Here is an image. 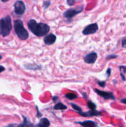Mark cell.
Returning <instances> with one entry per match:
<instances>
[{
    "label": "cell",
    "mask_w": 126,
    "mask_h": 127,
    "mask_svg": "<svg viewBox=\"0 0 126 127\" xmlns=\"http://www.w3.org/2000/svg\"><path fill=\"white\" fill-rule=\"evenodd\" d=\"M30 31L38 37H43L50 31V27L45 23H37L34 19L30 20L27 24Z\"/></svg>",
    "instance_id": "1"
},
{
    "label": "cell",
    "mask_w": 126,
    "mask_h": 127,
    "mask_svg": "<svg viewBox=\"0 0 126 127\" xmlns=\"http://www.w3.org/2000/svg\"><path fill=\"white\" fill-rule=\"evenodd\" d=\"M12 28L11 18L9 16L0 19V35L2 37L9 35Z\"/></svg>",
    "instance_id": "2"
},
{
    "label": "cell",
    "mask_w": 126,
    "mask_h": 127,
    "mask_svg": "<svg viewBox=\"0 0 126 127\" xmlns=\"http://www.w3.org/2000/svg\"><path fill=\"white\" fill-rule=\"evenodd\" d=\"M14 30L16 32V34H17V37L20 38V39L22 40H25L28 38V32L27 30L25 29L24 26H23V22L21 20H16L14 21Z\"/></svg>",
    "instance_id": "3"
},
{
    "label": "cell",
    "mask_w": 126,
    "mask_h": 127,
    "mask_svg": "<svg viewBox=\"0 0 126 127\" xmlns=\"http://www.w3.org/2000/svg\"><path fill=\"white\" fill-rule=\"evenodd\" d=\"M98 30V26L97 24H91L87 26L84 29V31H82V33L85 35L93 34V33H96Z\"/></svg>",
    "instance_id": "4"
},
{
    "label": "cell",
    "mask_w": 126,
    "mask_h": 127,
    "mask_svg": "<svg viewBox=\"0 0 126 127\" xmlns=\"http://www.w3.org/2000/svg\"><path fill=\"white\" fill-rule=\"evenodd\" d=\"M25 11V6L22 1H17L14 4V12L18 15L23 14Z\"/></svg>",
    "instance_id": "5"
},
{
    "label": "cell",
    "mask_w": 126,
    "mask_h": 127,
    "mask_svg": "<svg viewBox=\"0 0 126 127\" xmlns=\"http://www.w3.org/2000/svg\"><path fill=\"white\" fill-rule=\"evenodd\" d=\"M95 93L97 94H98L100 96L102 97L104 99L107 100V99H112V100H114L115 97L113 93H111V92H106L103 91L99 90L98 89H95Z\"/></svg>",
    "instance_id": "6"
},
{
    "label": "cell",
    "mask_w": 126,
    "mask_h": 127,
    "mask_svg": "<svg viewBox=\"0 0 126 127\" xmlns=\"http://www.w3.org/2000/svg\"><path fill=\"white\" fill-rule=\"evenodd\" d=\"M83 11V8L79 10L78 9H68L65 11L64 13V16L67 19H71L81 12Z\"/></svg>",
    "instance_id": "7"
},
{
    "label": "cell",
    "mask_w": 126,
    "mask_h": 127,
    "mask_svg": "<svg viewBox=\"0 0 126 127\" xmlns=\"http://www.w3.org/2000/svg\"><path fill=\"white\" fill-rule=\"evenodd\" d=\"M98 55L95 52H91L84 57V61L88 64H93L97 59Z\"/></svg>",
    "instance_id": "8"
},
{
    "label": "cell",
    "mask_w": 126,
    "mask_h": 127,
    "mask_svg": "<svg viewBox=\"0 0 126 127\" xmlns=\"http://www.w3.org/2000/svg\"><path fill=\"white\" fill-rule=\"evenodd\" d=\"M56 37L55 35L53 34V33L49 34L44 38V43L48 45H51L53 44L56 42Z\"/></svg>",
    "instance_id": "9"
},
{
    "label": "cell",
    "mask_w": 126,
    "mask_h": 127,
    "mask_svg": "<svg viewBox=\"0 0 126 127\" xmlns=\"http://www.w3.org/2000/svg\"><path fill=\"white\" fill-rule=\"evenodd\" d=\"M80 115L84 117H93V116H98V115H101V112H100L97 111L96 110H90V111L86 112H80Z\"/></svg>",
    "instance_id": "10"
},
{
    "label": "cell",
    "mask_w": 126,
    "mask_h": 127,
    "mask_svg": "<svg viewBox=\"0 0 126 127\" xmlns=\"http://www.w3.org/2000/svg\"><path fill=\"white\" fill-rule=\"evenodd\" d=\"M77 124H79L81 126L85 127H95L97 126V124L94 122L91 121V120H88V121H84V122H76Z\"/></svg>",
    "instance_id": "11"
},
{
    "label": "cell",
    "mask_w": 126,
    "mask_h": 127,
    "mask_svg": "<svg viewBox=\"0 0 126 127\" xmlns=\"http://www.w3.org/2000/svg\"><path fill=\"white\" fill-rule=\"evenodd\" d=\"M49 125H50V122H49V120L46 118H43V119H41L37 126L41 127H48Z\"/></svg>",
    "instance_id": "12"
},
{
    "label": "cell",
    "mask_w": 126,
    "mask_h": 127,
    "mask_svg": "<svg viewBox=\"0 0 126 127\" xmlns=\"http://www.w3.org/2000/svg\"><path fill=\"white\" fill-rule=\"evenodd\" d=\"M67 109V107L61 102L57 103L54 106V109L55 110H65Z\"/></svg>",
    "instance_id": "13"
},
{
    "label": "cell",
    "mask_w": 126,
    "mask_h": 127,
    "mask_svg": "<svg viewBox=\"0 0 126 127\" xmlns=\"http://www.w3.org/2000/svg\"><path fill=\"white\" fill-rule=\"evenodd\" d=\"M65 97L69 99V100H73V99L77 98V95L74 93H67L65 95Z\"/></svg>",
    "instance_id": "14"
},
{
    "label": "cell",
    "mask_w": 126,
    "mask_h": 127,
    "mask_svg": "<svg viewBox=\"0 0 126 127\" xmlns=\"http://www.w3.org/2000/svg\"><path fill=\"white\" fill-rule=\"evenodd\" d=\"M120 71H121V76L122 77V79H123V81L126 80L125 79L124 76L123 75V73H126V66H121L119 67Z\"/></svg>",
    "instance_id": "15"
},
{
    "label": "cell",
    "mask_w": 126,
    "mask_h": 127,
    "mask_svg": "<svg viewBox=\"0 0 126 127\" xmlns=\"http://www.w3.org/2000/svg\"><path fill=\"white\" fill-rule=\"evenodd\" d=\"M70 105H71V106L72 107L73 109H74V110L77 112L79 113V114H80V112H82V110L81 108H80L79 106H78L77 105H76V104H70Z\"/></svg>",
    "instance_id": "16"
},
{
    "label": "cell",
    "mask_w": 126,
    "mask_h": 127,
    "mask_svg": "<svg viewBox=\"0 0 126 127\" xmlns=\"http://www.w3.org/2000/svg\"><path fill=\"white\" fill-rule=\"evenodd\" d=\"M87 105L89 108L90 109V110H95L96 108V105L95 103H93L91 101H88L87 102Z\"/></svg>",
    "instance_id": "17"
},
{
    "label": "cell",
    "mask_w": 126,
    "mask_h": 127,
    "mask_svg": "<svg viewBox=\"0 0 126 127\" xmlns=\"http://www.w3.org/2000/svg\"><path fill=\"white\" fill-rule=\"evenodd\" d=\"M97 83L100 87H101V88H105V86H106V82L105 81H98L97 82Z\"/></svg>",
    "instance_id": "18"
},
{
    "label": "cell",
    "mask_w": 126,
    "mask_h": 127,
    "mask_svg": "<svg viewBox=\"0 0 126 127\" xmlns=\"http://www.w3.org/2000/svg\"><path fill=\"white\" fill-rule=\"evenodd\" d=\"M75 1L76 0H67V2L69 6H73L75 3Z\"/></svg>",
    "instance_id": "19"
},
{
    "label": "cell",
    "mask_w": 126,
    "mask_h": 127,
    "mask_svg": "<svg viewBox=\"0 0 126 127\" xmlns=\"http://www.w3.org/2000/svg\"><path fill=\"white\" fill-rule=\"evenodd\" d=\"M122 46L124 48H126V37L124 38L122 40Z\"/></svg>",
    "instance_id": "20"
},
{
    "label": "cell",
    "mask_w": 126,
    "mask_h": 127,
    "mask_svg": "<svg viewBox=\"0 0 126 127\" xmlns=\"http://www.w3.org/2000/svg\"><path fill=\"white\" fill-rule=\"evenodd\" d=\"M49 5H50V2L49 1H44V3H43V6H44V8H47Z\"/></svg>",
    "instance_id": "21"
},
{
    "label": "cell",
    "mask_w": 126,
    "mask_h": 127,
    "mask_svg": "<svg viewBox=\"0 0 126 127\" xmlns=\"http://www.w3.org/2000/svg\"><path fill=\"white\" fill-rule=\"evenodd\" d=\"M111 68H108V69H107V71H106V74H107V77H109L110 76V74H111Z\"/></svg>",
    "instance_id": "22"
},
{
    "label": "cell",
    "mask_w": 126,
    "mask_h": 127,
    "mask_svg": "<svg viewBox=\"0 0 126 127\" xmlns=\"http://www.w3.org/2000/svg\"><path fill=\"white\" fill-rule=\"evenodd\" d=\"M4 71H5V68L4 66H2L0 65V73H2V72H3Z\"/></svg>",
    "instance_id": "23"
},
{
    "label": "cell",
    "mask_w": 126,
    "mask_h": 127,
    "mask_svg": "<svg viewBox=\"0 0 126 127\" xmlns=\"http://www.w3.org/2000/svg\"><path fill=\"white\" fill-rule=\"evenodd\" d=\"M121 102H122V103H124V104H126V99H122V100H121Z\"/></svg>",
    "instance_id": "24"
},
{
    "label": "cell",
    "mask_w": 126,
    "mask_h": 127,
    "mask_svg": "<svg viewBox=\"0 0 126 127\" xmlns=\"http://www.w3.org/2000/svg\"><path fill=\"white\" fill-rule=\"evenodd\" d=\"M111 57V58H109V59H111V58H116V57H117V56H116V55H111V56H110V57H109H109Z\"/></svg>",
    "instance_id": "25"
},
{
    "label": "cell",
    "mask_w": 126,
    "mask_h": 127,
    "mask_svg": "<svg viewBox=\"0 0 126 127\" xmlns=\"http://www.w3.org/2000/svg\"><path fill=\"white\" fill-rule=\"evenodd\" d=\"M58 99V97H54L53 98V100H54V101H55V100Z\"/></svg>",
    "instance_id": "26"
},
{
    "label": "cell",
    "mask_w": 126,
    "mask_h": 127,
    "mask_svg": "<svg viewBox=\"0 0 126 127\" xmlns=\"http://www.w3.org/2000/svg\"><path fill=\"white\" fill-rule=\"evenodd\" d=\"M9 0H1V1L3 2H7V1H8Z\"/></svg>",
    "instance_id": "27"
},
{
    "label": "cell",
    "mask_w": 126,
    "mask_h": 127,
    "mask_svg": "<svg viewBox=\"0 0 126 127\" xmlns=\"http://www.w3.org/2000/svg\"><path fill=\"white\" fill-rule=\"evenodd\" d=\"M1 59H2V56H1V55H0V60H1Z\"/></svg>",
    "instance_id": "28"
}]
</instances>
